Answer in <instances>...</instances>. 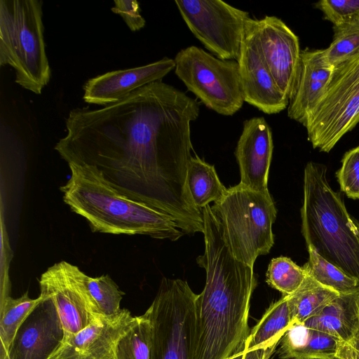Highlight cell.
<instances>
[{"label":"cell","mask_w":359,"mask_h":359,"mask_svg":"<svg viewBox=\"0 0 359 359\" xmlns=\"http://www.w3.org/2000/svg\"><path fill=\"white\" fill-rule=\"evenodd\" d=\"M307 250L309 259L303 267L308 275L339 294L359 292V280L327 261L313 248L308 247Z\"/></svg>","instance_id":"cell-24"},{"label":"cell","mask_w":359,"mask_h":359,"mask_svg":"<svg viewBox=\"0 0 359 359\" xmlns=\"http://www.w3.org/2000/svg\"><path fill=\"white\" fill-rule=\"evenodd\" d=\"M353 222L358 230V234H359V220L352 217Z\"/></svg>","instance_id":"cell-37"},{"label":"cell","mask_w":359,"mask_h":359,"mask_svg":"<svg viewBox=\"0 0 359 359\" xmlns=\"http://www.w3.org/2000/svg\"><path fill=\"white\" fill-rule=\"evenodd\" d=\"M197 297L187 281L162 278L144 313L151 327L150 359H196Z\"/></svg>","instance_id":"cell-7"},{"label":"cell","mask_w":359,"mask_h":359,"mask_svg":"<svg viewBox=\"0 0 359 359\" xmlns=\"http://www.w3.org/2000/svg\"><path fill=\"white\" fill-rule=\"evenodd\" d=\"M273 149L271 130L264 118L245 120L235 150L241 184L257 191H269L268 176Z\"/></svg>","instance_id":"cell-17"},{"label":"cell","mask_w":359,"mask_h":359,"mask_svg":"<svg viewBox=\"0 0 359 359\" xmlns=\"http://www.w3.org/2000/svg\"><path fill=\"white\" fill-rule=\"evenodd\" d=\"M87 276L78 266L65 261L54 264L41 276L40 294L53 301L65 337L79 332L103 316L89 292Z\"/></svg>","instance_id":"cell-11"},{"label":"cell","mask_w":359,"mask_h":359,"mask_svg":"<svg viewBox=\"0 0 359 359\" xmlns=\"http://www.w3.org/2000/svg\"><path fill=\"white\" fill-rule=\"evenodd\" d=\"M0 359H9L7 351L1 344L0 345Z\"/></svg>","instance_id":"cell-35"},{"label":"cell","mask_w":359,"mask_h":359,"mask_svg":"<svg viewBox=\"0 0 359 359\" xmlns=\"http://www.w3.org/2000/svg\"><path fill=\"white\" fill-rule=\"evenodd\" d=\"M71 175L60 187L70 210L93 232L178 240L185 233L168 215L124 194L95 167L68 163Z\"/></svg>","instance_id":"cell-3"},{"label":"cell","mask_w":359,"mask_h":359,"mask_svg":"<svg viewBox=\"0 0 359 359\" xmlns=\"http://www.w3.org/2000/svg\"><path fill=\"white\" fill-rule=\"evenodd\" d=\"M336 176L340 190L350 198L359 199V146L344 154Z\"/></svg>","instance_id":"cell-30"},{"label":"cell","mask_w":359,"mask_h":359,"mask_svg":"<svg viewBox=\"0 0 359 359\" xmlns=\"http://www.w3.org/2000/svg\"><path fill=\"white\" fill-rule=\"evenodd\" d=\"M41 300L18 330L6 351L9 359H50L60 348L65 332L52 299Z\"/></svg>","instance_id":"cell-13"},{"label":"cell","mask_w":359,"mask_h":359,"mask_svg":"<svg viewBox=\"0 0 359 359\" xmlns=\"http://www.w3.org/2000/svg\"><path fill=\"white\" fill-rule=\"evenodd\" d=\"M86 283L102 316H113L121 311L120 304L125 293L108 274L98 277L88 276Z\"/></svg>","instance_id":"cell-29"},{"label":"cell","mask_w":359,"mask_h":359,"mask_svg":"<svg viewBox=\"0 0 359 359\" xmlns=\"http://www.w3.org/2000/svg\"><path fill=\"white\" fill-rule=\"evenodd\" d=\"M292 325L288 295H283L270 305L259 321L250 330L245 344L244 352L278 344Z\"/></svg>","instance_id":"cell-21"},{"label":"cell","mask_w":359,"mask_h":359,"mask_svg":"<svg viewBox=\"0 0 359 359\" xmlns=\"http://www.w3.org/2000/svg\"><path fill=\"white\" fill-rule=\"evenodd\" d=\"M175 67L174 59L165 57L143 66L104 73L86 82L83 100L103 107L114 104L138 88L161 81Z\"/></svg>","instance_id":"cell-16"},{"label":"cell","mask_w":359,"mask_h":359,"mask_svg":"<svg viewBox=\"0 0 359 359\" xmlns=\"http://www.w3.org/2000/svg\"><path fill=\"white\" fill-rule=\"evenodd\" d=\"M151 348V327L143 314L118 341L115 359H150Z\"/></svg>","instance_id":"cell-26"},{"label":"cell","mask_w":359,"mask_h":359,"mask_svg":"<svg viewBox=\"0 0 359 359\" xmlns=\"http://www.w3.org/2000/svg\"><path fill=\"white\" fill-rule=\"evenodd\" d=\"M315 6L333 25L359 18V0H321Z\"/></svg>","instance_id":"cell-31"},{"label":"cell","mask_w":359,"mask_h":359,"mask_svg":"<svg viewBox=\"0 0 359 359\" xmlns=\"http://www.w3.org/2000/svg\"><path fill=\"white\" fill-rule=\"evenodd\" d=\"M334 67L329 64L323 49L301 50L288 97L287 116L302 125L323 98Z\"/></svg>","instance_id":"cell-18"},{"label":"cell","mask_w":359,"mask_h":359,"mask_svg":"<svg viewBox=\"0 0 359 359\" xmlns=\"http://www.w3.org/2000/svg\"><path fill=\"white\" fill-rule=\"evenodd\" d=\"M210 207L235 258L254 267L259 256L269 252L277 210L269 191H257L239 183Z\"/></svg>","instance_id":"cell-6"},{"label":"cell","mask_w":359,"mask_h":359,"mask_svg":"<svg viewBox=\"0 0 359 359\" xmlns=\"http://www.w3.org/2000/svg\"><path fill=\"white\" fill-rule=\"evenodd\" d=\"M278 344L254 348L245 352L243 359H269Z\"/></svg>","instance_id":"cell-34"},{"label":"cell","mask_w":359,"mask_h":359,"mask_svg":"<svg viewBox=\"0 0 359 359\" xmlns=\"http://www.w3.org/2000/svg\"><path fill=\"white\" fill-rule=\"evenodd\" d=\"M325 359H359V336L349 341H340L335 353Z\"/></svg>","instance_id":"cell-33"},{"label":"cell","mask_w":359,"mask_h":359,"mask_svg":"<svg viewBox=\"0 0 359 359\" xmlns=\"http://www.w3.org/2000/svg\"><path fill=\"white\" fill-rule=\"evenodd\" d=\"M358 297L359 292L339 294L316 316L301 324L341 341H349L359 336Z\"/></svg>","instance_id":"cell-19"},{"label":"cell","mask_w":359,"mask_h":359,"mask_svg":"<svg viewBox=\"0 0 359 359\" xmlns=\"http://www.w3.org/2000/svg\"><path fill=\"white\" fill-rule=\"evenodd\" d=\"M306 276L303 266H299L291 259L280 256L271 260L266 273V281L283 295L294 293Z\"/></svg>","instance_id":"cell-28"},{"label":"cell","mask_w":359,"mask_h":359,"mask_svg":"<svg viewBox=\"0 0 359 359\" xmlns=\"http://www.w3.org/2000/svg\"><path fill=\"white\" fill-rule=\"evenodd\" d=\"M339 294L306 273L300 287L288 295V306L293 325L301 324L316 316Z\"/></svg>","instance_id":"cell-23"},{"label":"cell","mask_w":359,"mask_h":359,"mask_svg":"<svg viewBox=\"0 0 359 359\" xmlns=\"http://www.w3.org/2000/svg\"><path fill=\"white\" fill-rule=\"evenodd\" d=\"M333 39L323 49L326 61L335 67L359 53V18L333 25Z\"/></svg>","instance_id":"cell-27"},{"label":"cell","mask_w":359,"mask_h":359,"mask_svg":"<svg viewBox=\"0 0 359 359\" xmlns=\"http://www.w3.org/2000/svg\"><path fill=\"white\" fill-rule=\"evenodd\" d=\"M302 359H325L323 358H302Z\"/></svg>","instance_id":"cell-38"},{"label":"cell","mask_w":359,"mask_h":359,"mask_svg":"<svg viewBox=\"0 0 359 359\" xmlns=\"http://www.w3.org/2000/svg\"><path fill=\"white\" fill-rule=\"evenodd\" d=\"M175 72L208 108L232 116L244 101L239 66L236 60H222L195 46L180 50Z\"/></svg>","instance_id":"cell-9"},{"label":"cell","mask_w":359,"mask_h":359,"mask_svg":"<svg viewBox=\"0 0 359 359\" xmlns=\"http://www.w3.org/2000/svg\"><path fill=\"white\" fill-rule=\"evenodd\" d=\"M302 233L306 248L359 280V234L327 167L310 161L304 171Z\"/></svg>","instance_id":"cell-4"},{"label":"cell","mask_w":359,"mask_h":359,"mask_svg":"<svg viewBox=\"0 0 359 359\" xmlns=\"http://www.w3.org/2000/svg\"><path fill=\"white\" fill-rule=\"evenodd\" d=\"M41 300L32 299L28 291L18 298L7 296L0 300V342L7 351L26 318Z\"/></svg>","instance_id":"cell-25"},{"label":"cell","mask_w":359,"mask_h":359,"mask_svg":"<svg viewBox=\"0 0 359 359\" xmlns=\"http://www.w3.org/2000/svg\"><path fill=\"white\" fill-rule=\"evenodd\" d=\"M43 31L41 1H0V66H11L15 82L36 95L51 76Z\"/></svg>","instance_id":"cell-5"},{"label":"cell","mask_w":359,"mask_h":359,"mask_svg":"<svg viewBox=\"0 0 359 359\" xmlns=\"http://www.w3.org/2000/svg\"><path fill=\"white\" fill-rule=\"evenodd\" d=\"M137 317L126 309L102 316L79 332L64 337L50 359H115L118 341L133 326Z\"/></svg>","instance_id":"cell-14"},{"label":"cell","mask_w":359,"mask_h":359,"mask_svg":"<svg viewBox=\"0 0 359 359\" xmlns=\"http://www.w3.org/2000/svg\"><path fill=\"white\" fill-rule=\"evenodd\" d=\"M202 213L205 250L196 262L205 269L206 280L197 297L196 359H229L244 352L257 278L253 267L230 251L210 205L203 208Z\"/></svg>","instance_id":"cell-2"},{"label":"cell","mask_w":359,"mask_h":359,"mask_svg":"<svg viewBox=\"0 0 359 359\" xmlns=\"http://www.w3.org/2000/svg\"><path fill=\"white\" fill-rule=\"evenodd\" d=\"M187 182L195 205L201 210L210 202L219 200L227 189L219 180L215 166L196 155L189 162Z\"/></svg>","instance_id":"cell-22"},{"label":"cell","mask_w":359,"mask_h":359,"mask_svg":"<svg viewBox=\"0 0 359 359\" xmlns=\"http://www.w3.org/2000/svg\"><path fill=\"white\" fill-rule=\"evenodd\" d=\"M111 11L119 15L132 32L142 29L146 20L140 13V7L136 0H115Z\"/></svg>","instance_id":"cell-32"},{"label":"cell","mask_w":359,"mask_h":359,"mask_svg":"<svg viewBox=\"0 0 359 359\" xmlns=\"http://www.w3.org/2000/svg\"><path fill=\"white\" fill-rule=\"evenodd\" d=\"M250 20L237 60L244 101L265 114H278L287 107L288 98L278 88L262 57Z\"/></svg>","instance_id":"cell-15"},{"label":"cell","mask_w":359,"mask_h":359,"mask_svg":"<svg viewBox=\"0 0 359 359\" xmlns=\"http://www.w3.org/2000/svg\"><path fill=\"white\" fill-rule=\"evenodd\" d=\"M357 306H358V316H359V297L358 299Z\"/></svg>","instance_id":"cell-39"},{"label":"cell","mask_w":359,"mask_h":359,"mask_svg":"<svg viewBox=\"0 0 359 359\" xmlns=\"http://www.w3.org/2000/svg\"><path fill=\"white\" fill-rule=\"evenodd\" d=\"M340 341L325 332L294 324L280 341L279 357L281 359L327 358L335 353Z\"/></svg>","instance_id":"cell-20"},{"label":"cell","mask_w":359,"mask_h":359,"mask_svg":"<svg viewBox=\"0 0 359 359\" xmlns=\"http://www.w3.org/2000/svg\"><path fill=\"white\" fill-rule=\"evenodd\" d=\"M250 25L271 74L288 98L301 53L298 36L276 16L251 18Z\"/></svg>","instance_id":"cell-12"},{"label":"cell","mask_w":359,"mask_h":359,"mask_svg":"<svg viewBox=\"0 0 359 359\" xmlns=\"http://www.w3.org/2000/svg\"><path fill=\"white\" fill-rule=\"evenodd\" d=\"M175 3L188 28L208 50L222 60H238L251 18L248 12L220 0Z\"/></svg>","instance_id":"cell-10"},{"label":"cell","mask_w":359,"mask_h":359,"mask_svg":"<svg viewBox=\"0 0 359 359\" xmlns=\"http://www.w3.org/2000/svg\"><path fill=\"white\" fill-rule=\"evenodd\" d=\"M199 103L162 81L100 109L77 107L55 149L68 163L97 168L124 194L170 217L186 234L203 233L187 187L190 123Z\"/></svg>","instance_id":"cell-1"},{"label":"cell","mask_w":359,"mask_h":359,"mask_svg":"<svg viewBox=\"0 0 359 359\" xmlns=\"http://www.w3.org/2000/svg\"><path fill=\"white\" fill-rule=\"evenodd\" d=\"M359 123V53L334 67L325 93L306 118L308 140L330 152Z\"/></svg>","instance_id":"cell-8"},{"label":"cell","mask_w":359,"mask_h":359,"mask_svg":"<svg viewBox=\"0 0 359 359\" xmlns=\"http://www.w3.org/2000/svg\"><path fill=\"white\" fill-rule=\"evenodd\" d=\"M245 352H241L240 353L236 354L234 356L229 358V359H243Z\"/></svg>","instance_id":"cell-36"}]
</instances>
